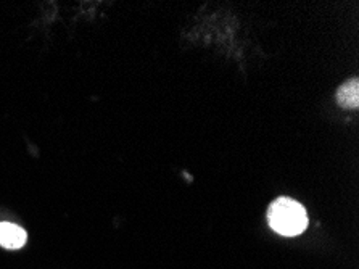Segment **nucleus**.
<instances>
[{"mask_svg": "<svg viewBox=\"0 0 359 269\" xmlns=\"http://www.w3.org/2000/svg\"><path fill=\"white\" fill-rule=\"evenodd\" d=\"M269 226L284 237H295L308 228V213L302 203L280 197L271 203L268 210Z\"/></svg>", "mask_w": 359, "mask_h": 269, "instance_id": "nucleus-1", "label": "nucleus"}, {"mask_svg": "<svg viewBox=\"0 0 359 269\" xmlns=\"http://www.w3.org/2000/svg\"><path fill=\"white\" fill-rule=\"evenodd\" d=\"M28 234L23 228L13 223H0V245L10 250H18L25 247Z\"/></svg>", "mask_w": 359, "mask_h": 269, "instance_id": "nucleus-2", "label": "nucleus"}, {"mask_svg": "<svg viewBox=\"0 0 359 269\" xmlns=\"http://www.w3.org/2000/svg\"><path fill=\"white\" fill-rule=\"evenodd\" d=\"M337 102L344 108L356 110L359 107V82L356 78L346 81L337 92Z\"/></svg>", "mask_w": 359, "mask_h": 269, "instance_id": "nucleus-3", "label": "nucleus"}]
</instances>
